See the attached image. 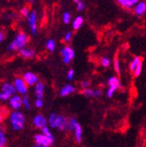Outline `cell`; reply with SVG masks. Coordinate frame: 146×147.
<instances>
[{
  "mask_svg": "<svg viewBox=\"0 0 146 147\" xmlns=\"http://www.w3.org/2000/svg\"><path fill=\"white\" fill-rule=\"evenodd\" d=\"M28 36L25 32H20L17 34L15 39L11 41V43L8 47V50L10 51H16V50H21L25 48L26 44L28 43Z\"/></svg>",
  "mask_w": 146,
  "mask_h": 147,
  "instance_id": "obj_1",
  "label": "cell"
},
{
  "mask_svg": "<svg viewBox=\"0 0 146 147\" xmlns=\"http://www.w3.org/2000/svg\"><path fill=\"white\" fill-rule=\"evenodd\" d=\"M10 121L12 125V129L14 131H20L23 129L26 117L20 111H14L11 114Z\"/></svg>",
  "mask_w": 146,
  "mask_h": 147,
  "instance_id": "obj_2",
  "label": "cell"
},
{
  "mask_svg": "<svg viewBox=\"0 0 146 147\" xmlns=\"http://www.w3.org/2000/svg\"><path fill=\"white\" fill-rule=\"evenodd\" d=\"M121 87V82L118 77L112 76L110 78H108V90H107V96L108 98L113 97L114 94L116 93V91L120 88Z\"/></svg>",
  "mask_w": 146,
  "mask_h": 147,
  "instance_id": "obj_3",
  "label": "cell"
},
{
  "mask_svg": "<svg viewBox=\"0 0 146 147\" xmlns=\"http://www.w3.org/2000/svg\"><path fill=\"white\" fill-rule=\"evenodd\" d=\"M142 68H143V61L141 57L137 56L133 58V60L130 63V71L135 77H138L141 73H142Z\"/></svg>",
  "mask_w": 146,
  "mask_h": 147,
  "instance_id": "obj_4",
  "label": "cell"
},
{
  "mask_svg": "<svg viewBox=\"0 0 146 147\" xmlns=\"http://www.w3.org/2000/svg\"><path fill=\"white\" fill-rule=\"evenodd\" d=\"M61 54L62 57V61L65 64H69L75 58V51L71 47L66 46L61 50Z\"/></svg>",
  "mask_w": 146,
  "mask_h": 147,
  "instance_id": "obj_5",
  "label": "cell"
},
{
  "mask_svg": "<svg viewBox=\"0 0 146 147\" xmlns=\"http://www.w3.org/2000/svg\"><path fill=\"white\" fill-rule=\"evenodd\" d=\"M13 86L16 89V92L20 93V95H26L28 91V85L26 83L23 78H16L13 82Z\"/></svg>",
  "mask_w": 146,
  "mask_h": 147,
  "instance_id": "obj_6",
  "label": "cell"
},
{
  "mask_svg": "<svg viewBox=\"0 0 146 147\" xmlns=\"http://www.w3.org/2000/svg\"><path fill=\"white\" fill-rule=\"evenodd\" d=\"M34 141L35 143L37 144H44V145H46V146H51L54 143V137H47L46 135H44L43 133H39V134H36L34 136Z\"/></svg>",
  "mask_w": 146,
  "mask_h": 147,
  "instance_id": "obj_7",
  "label": "cell"
},
{
  "mask_svg": "<svg viewBox=\"0 0 146 147\" xmlns=\"http://www.w3.org/2000/svg\"><path fill=\"white\" fill-rule=\"evenodd\" d=\"M52 128L58 129L61 131H66L68 129V118L64 116H57V118L53 123Z\"/></svg>",
  "mask_w": 146,
  "mask_h": 147,
  "instance_id": "obj_8",
  "label": "cell"
},
{
  "mask_svg": "<svg viewBox=\"0 0 146 147\" xmlns=\"http://www.w3.org/2000/svg\"><path fill=\"white\" fill-rule=\"evenodd\" d=\"M27 22L30 26V30L32 34L37 33V12L36 11H32L29 17L27 18Z\"/></svg>",
  "mask_w": 146,
  "mask_h": 147,
  "instance_id": "obj_9",
  "label": "cell"
},
{
  "mask_svg": "<svg viewBox=\"0 0 146 147\" xmlns=\"http://www.w3.org/2000/svg\"><path fill=\"white\" fill-rule=\"evenodd\" d=\"M23 79L28 86H34L39 82L38 76L32 72H26L23 76Z\"/></svg>",
  "mask_w": 146,
  "mask_h": 147,
  "instance_id": "obj_10",
  "label": "cell"
},
{
  "mask_svg": "<svg viewBox=\"0 0 146 147\" xmlns=\"http://www.w3.org/2000/svg\"><path fill=\"white\" fill-rule=\"evenodd\" d=\"M117 3L126 10L134 9L135 6L139 3V0H116Z\"/></svg>",
  "mask_w": 146,
  "mask_h": 147,
  "instance_id": "obj_11",
  "label": "cell"
},
{
  "mask_svg": "<svg viewBox=\"0 0 146 147\" xmlns=\"http://www.w3.org/2000/svg\"><path fill=\"white\" fill-rule=\"evenodd\" d=\"M81 94L86 97H101L102 96V91L101 89L87 88L82 90Z\"/></svg>",
  "mask_w": 146,
  "mask_h": 147,
  "instance_id": "obj_12",
  "label": "cell"
},
{
  "mask_svg": "<svg viewBox=\"0 0 146 147\" xmlns=\"http://www.w3.org/2000/svg\"><path fill=\"white\" fill-rule=\"evenodd\" d=\"M75 92V87L73 84H66L60 90V96L61 97H66L67 96L72 95Z\"/></svg>",
  "mask_w": 146,
  "mask_h": 147,
  "instance_id": "obj_13",
  "label": "cell"
},
{
  "mask_svg": "<svg viewBox=\"0 0 146 147\" xmlns=\"http://www.w3.org/2000/svg\"><path fill=\"white\" fill-rule=\"evenodd\" d=\"M32 123H33V125L38 128V129H41L45 126H46V117L41 115V114H39L37 116H35L33 120H32Z\"/></svg>",
  "mask_w": 146,
  "mask_h": 147,
  "instance_id": "obj_14",
  "label": "cell"
},
{
  "mask_svg": "<svg viewBox=\"0 0 146 147\" xmlns=\"http://www.w3.org/2000/svg\"><path fill=\"white\" fill-rule=\"evenodd\" d=\"M9 101H10V106L15 110L20 109V107L23 105L22 97H20V96H13Z\"/></svg>",
  "mask_w": 146,
  "mask_h": 147,
  "instance_id": "obj_15",
  "label": "cell"
},
{
  "mask_svg": "<svg viewBox=\"0 0 146 147\" xmlns=\"http://www.w3.org/2000/svg\"><path fill=\"white\" fill-rule=\"evenodd\" d=\"M134 12L137 17L143 16L146 12V3L144 1H139L134 8Z\"/></svg>",
  "mask_w": 146,
  "mask_h": 147,
  "instance_id": "obj_16",
  "label": "cell"
},
{
  "mask_svg": "<svg viewBox=\"0 0 146 147\" xmlns=\"http://www.w3.org/2000/svg\"><path fill=\"white\" fill-rule=\"evenodd\" d=\"M34 92H35V95H36V96H37V98L42 99V97L44 96V92H45V85H44V83L41 82H39L37 84L35 85Z\"/></svg>",
  "mask_w": 146,
  "mask_h": 147,
  "instance_id": "obj_17",
  "label": "cell"
},
{
  "mask_svg": "<svg viewBox=\"0 0 146 147\" xmlns=\"http://www.w3.org/2000/svg\"><path fill=\"white\" fill-rule=\"evenodd\" d=\"M1 92H4V93L9 95L10 96H13L14 94H15V92H16V89L14 88V86L9 82L7 83H5L3 86H2V91Z\"/></svg>",
  "mask_w": 146,
  "mask_h": 147,
  "instance_id": "obj_18",
  "label": "cell"
},
{
  "mask_svg": "<svg viewBox=\"0 0 146 147\" xmlns=\"http://www.w3.org/2000/svg\"><path fill=\"white\" fill-rule=\"evenodd\" d=\"M84 23V18L81 16H77L72 23V27L74 30H79Z\"/></svg>",
  "mask_w": 146,
  "mask_h": 147,
  "instance_id": "obj_19",
  "label": "cell"
},
{
  "mask_svg": "<svg viewBox=\"0 0 146 147\" xmlns=\"http://www.w3.org/2000/svg\"><path fill=\"white\" fill-rule=\"evenodd\" d=\"M20 54L21 55L22 57L24 58H26V59H30V58H32L35 54V52L32 50V49H30V48H23L21 50L19 51Z\"/></svg>",
  "mask_w": 146,
  "mask_h": 147,
  "instance_id": "obj_20",
  "label": "cell"
},
{
  "mask_svg": "<svg viewBox=\"0 0 146 147\" xmlns=\"http://www.w3.org/2000/svg\"><path fill=\"white\" fill-rule=\"evenodd\" d=\"M74 135H75V139L76 141V143L80 144L82 141V128L81 126L78 123L76 128L74 131Z\"/></svg>",
  "mask_w": 146,
  "mask_h": 147,
  "instance_id": "obj_21",
  "label": "cell"
},
{
  "mask_svg": "<svg viewBox=\"0 0 146 147\" xmlns=\"http://www.w3.org/2000/svg\"><path fill=\"white\" fill-rule=\"evenodd\" d=\"M77 124H78V122H77V120L74 117H69V119H68V130L69 131H74L75 129L77 126Z\"/></svg>",
  "mask_w": 146,
  "mask_h": 147,
  "instance_id": "obj_22",
  "label": "cell"
},
{
  "mask_svg": "<svg viewBox=\"0 0 146 147\" xmlns=\"http://www.w3.org/2000/svg\"><path fill=\"white\" fill-rule=\"evenodd\" d=\"M7 138L5 134V131L0 128V147H6Z\"/></svg>",
  "mask_w": 146,
  "mask_h": 147,
  "instance_id": "obj_23",
  "label": "cell"
},
{
  "mask_svg": "<svg viewBox=\"0 0 146 147\" xmlns=\"http://www.w3.org/2000/svg\"><path fill=\"white\" fill-rule=\"evenodd\" d=\"M46 47L48 51L50 52H53L56 48V44H55V41L53 40H48L46 44Z\"/></svg>",
  "mask_w": 146,
  "mask_h": 147,
  "instance_id": "obj_24",
  "label": "cell"
},
{
  "mask_svg": "<svg viewBox=\"0 0 146 147\" xmlns=\"http://www.w3.org/2000/svg\"><path fill=\"white\" fill-rule=\"evenodd\" d=\"M114 68H115L116 73L119 76L121 74V67H120V61L117 56H116L114 59Z\"/></svg>",
  "mask_w": 146,
  "mask_h": 147,
  "instance_id": "obj_25",
  "label": "cell"
},
{
  "mask_svg": "<svg viewBox=\"0 0 146 147\" xmlns=\"http://www.w3.org/2000/svg\"><path fill=\"white\" fill-rule=\"evenodd\" d=\"M71 20H72V18H71V14L68 12V11H66L63 13L62 15V21L64 24L67 25L71 22Z\"/></svg>",
  "mask_w": 146,
  "mask_h": 147,
  "instance_id": "obj_26",
  "label": "cell"
},
{
  "mask_svg": "<svg viewBox=\"0 0 146 147\" xmlns=\"http://www.w3.org/2000/svg\"><path fill=\"white\" fill-rule=\"evenodd\" d=\"M100 63H101L102 67H108L109 66H110L111 61H110V59L108 58V57H102L101 59Z\"/></svg>",
  "mask_w": 146,
  "mask_h": 147,
  "instance_id": "obj_27",
  "label": "cell"
},
{
  "mask_svg": "<svg viewBox=\"0 0 146 147\" xmlns=\"http://www.w3.org/2000/svg\"><path fill=\"white\" fill-rule=\"evenodd\" d=\"M57 116L58 115L55 114V113H51L49 115V117H48V123H49V125H50L51 128H52L53 123H54V122H55V120L57 118Z\"/></svg>",
  "mask_w": 146,
  "mask_h": 147,
  "instance_id": "obj_28",
  "label": "cell"
},
{
  "mask_svg": "<svg viewBox=\"0 0 146 147\" xmlns=\"http://www.w3.org/2000/svg\"><path fill=\"white\" fill-rule=\"evenodd\" d=\"M22 100H23V105L25 106V108H26V109H31V102H30L29 97H28L27 96H25L22 98Z\"/></svg>",
  "mask_w": 146,
  "mask_h": 147,
  "instance_id": "obj_29",
  "label": "cell"
},
{
  "mask_svg": "<svg viewBox=\"0 0 146 147\" xmlns=\"http://www.w3.org/2000/svg\"><path fill=\"white\" fill-rule=\"evenodd\" d=\"M85 8H86V5H85V3L83 2V1H78L77 3H76V10L78 11H83L84 10H85Z\"/></svg>",
  "mask_w": 146,
  "mask_h": 147,
  "instance_id": "obj_30",
  "label": "cell"
},
{
  "mask_svg": "<svg viewBox=\"0 0 146 147\" xmlns=\"http://www.w3.org/2000/svg\"><path fill=\"white\" fill-rule=\"evenodd\" d=\"M41 132H42L44 135L47 136V137H53V135L51 133L50 129H49V127H48L47 125H46V126H45V127H43V128L41 129Z\"/></svg>",
  "mask_w": 146,
  "mask_h": 147,
  "instance_id": "obj_31",
  "label": "cell"
},
{
  "mask_svg": "<svg viewBox=\"0 0 146 147\" xmlns=\"http://www.w3.org/2000/svg\"><path fill=\"white\" fill-rule=\"evenodd\" d=\"M90 81H88V80H85V81H82L81 82V84H80V86H81V88L82 89V90H84V89H87V88H89V87H90Z\"/></svg>",
  "mask_w": 146,
  "mask_h": 147,
  "instance_id": "obj_32",
  "label": "cell"
},
{
  "mask_svg": "<svg viewBox=\"0 0 146 147\" xmlns=\"http://www.w3.org/2000/svg\"><path fill=\"white\" fill-rule=\"evenodd\" d=\"M72 38H73V33H72V32L68 31V32H66V34H65V36H64V41H65L66 43H68V42L71 41Z\"/></svg>",
  "mask_w": 146,
  "mask_h": 147,
  "instance_id": "obj_33",
  "label": "cell"
},
{
  "mask_svg": "<svg viewBox=\"0 0 146 147\" xmlns=\"http://www.w3.org/2000/svg\"><path fill=\"white\" fill-rule=\"evenodd\" d=\"M30 11H29V9L27 8V7H23L21 10H20V13L22 14V16L23 17H25L26 18H27L28 17H29V15H30Z\"/></svg>",
  "mask_w": 146,
  "mask_h": 147,
  "instance_id": "obj_34",
  "label": "cell"
},
{
  "mask_svg": "<svg viewBox=\"0 0 146 147\" xmlns=\"http://www.w3.org/2000/svg\"><path fill=\"white\" fill-rule=\"evenodd\" d=\"M74 76H75V71L73 69H69V71L67 72V78L68 81H73L74 80Z\"/></svg>",
  "mask_w": 146,
  "mask_h": 147,
  "instance_id": "obj_35",
  "label": "cell"
},
{
  "mask_svg": "<svg viewBox=\"0 0 146 147\" xmlns=\"http://www.w3.org/2000/svg\"><path fill=\"white\" fill-rule=\"evenodd\" d=\"M34 105H35L36 108H41L43 106V101H42V99L37 98V99L35 100V102H34Z\"/></svg>",
  "mask_w": 146,
  "mask_h": 147,
  "instance_id": "obj_36",
  "label": "cell"
},
{
  "mask_svg": "<svg viewBox=\"0 0 146 147\" xmlns=\"http://www.w3.org/2000/svg\"><path fill=\"white\" fill-rule=\"evenodd\" d=\"M33 147H48L46 145H44V144H37V143H35L33 144Z\"/></svg>",
  "mask_w": 146,
  "mask_h": 147,
  "instance_id": "obj_37",
  "label": "cell"
},
{
  "mask_svg": "<svg viewBox=\"0 0 146 147\" xmlns=\"http://www.w3.org/2000/svg\"><path fill=\"white\" fill-rule=\"evenodd\" d=\"M4 39H5V36H4L3 32H0V42H2L4 40Z\"/></svg>",
  "mask_w": 146,
  "mask_h": 147,
  "instance_id": "obj_38",
  "label": "cell"
},
{
  "mask_svg": "<svg viewBox=\"0 0 146 147\" xmlns=\"http://www.w3.org/2000/svg\"><path fill=\"white\" fill-rule=\"evenodd\" d=\"M2 120H3V115L1 114V112H0V123H1Z\"/></svg>",
  "mask_w": 146,
  "mask_h": 147,
  "instance_id": "obj_39",
  "label": "cell"
},
{
  "mask_svg": "<svg viewBox=\"0 0 146 147\" xmlns=\"http://www.w3.org/2000/svg\"><path fill=\"white\" fill-rule=\"evenodd\" d=\"M29 1H30V2H31L32 4H33V3L35 2V1H34V0H29Z\"/></svg>",
  "mask_w": 146,
  "mask_h": 147,
  "instance_id": "obj_40",
  "label": "cell"
},
{
  "mask_svg": "<svg viewBox=\"0 0 146 147\" xmlns=\"http://www.w3.org/2000/svg\"><path fill=\"white\" fill-rule=\"evenodd\" d=\"M73 1H74V2H76V3H77L78 1H80V0H73Z\"/></svg>",
  "mask_w": 146,
  "mask_h": 147,
  "instance_id": "obj_41",
  "label": "cell"
},
{
  "mask_svg": "<svg viewBox=\"0 0 146 147\" xmlns=\"http://www.w3.org/2000/svg\"><path fill=\"white\" fill-rule=\"evenodd\" d=\"M139 147H144V146H143V145H140Z\"/></svg>",
  "mask_w": 146,
  "mask_h": 147,
  "instance_id": "obj_42",
  "label": "cell"
},
{
  "mask_svg": "<svg viewBox=\"0 0 146 147\" xmlns=\"http://www.w3.org/2000/svg\"><path fill=\"white\" fill-rule=\"evenodd\" d=\"M144 1H146V0H144Z\"/></svg>",
  "mask_w": 146,
  "mask_h": 147,
  "instance_id": "obj_43",
  "label": "cell"
}]
</instances>
